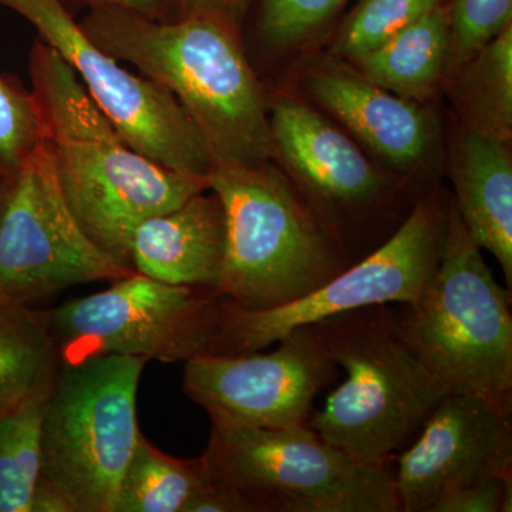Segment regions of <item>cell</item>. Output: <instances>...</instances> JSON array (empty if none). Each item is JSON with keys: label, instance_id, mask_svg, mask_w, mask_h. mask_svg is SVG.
I'll use <instances>...</instances> for the list:
<instances>
[{"label": "cell", "instance_id": "obj_13", "mask_svg": "<svg viewBox=\"0 0 512 512\" xmlns=\"http://www.w3.org/2000/svg\"><path fill=\"white\" fill-rule=\"evenodd\" d=\"M339 370L312 323L293 329L269 353L192 357L183 387L211 421L291 429L308 423L316 397L338 382Z\"/></svg>", "mask_w": 512, "mask_h": 512}, {"label": "cell", "instance_id": "obj_14", "mask_svg": "<svg viewBox=\"0 0 512 512\" xmlns=\"http://www.w3.org/2000/svg\"><path fill=\"white\" fill-rule=\"evenodd\" d=\"M299 64L296 94L402 180L429 190L443 175L444 130L436 104L397 96L325 50Z\"/></svg>", "mask_w": 512, "mask_h": 512}, {"label": "cell", "instance_id": "obj_25", "mask_svg": "<svg viewBox=\"0 0 512 512\" xmlns=\"http://www.w3.org/2000/svg\"><path fill=\"white\" fill-rule=\"evenodd\" d=\"M448 13V77L481 47L512 26V0H448Z\"/></svg>", "mask_w": 512, "mask_h": 512}, {"label": "cell", "instance_id": "obj_19", "mask_svg": "<svg viewBox=\"0 0 512 512\" xmlns=\"http://www.w3.org/2000/svg\"><path fill=\"white\" fill-rule=\"evenodd\" d=\"M444 94L458 123L512 143V26L461 64Z\"/></svg>", "mask_w": 512, "mask_h": 512}, {"label": "cell", "instance_id": "obj_23", "mask_svg": "<svg viewBox=\"0 0 512 512\" xmlns=\"http://www.w3.org/2000/svg\"><path fill=\"white\" fill-rule=\"evenodd\" d=\"M350 0H261L256 39L272 56L313 55L335 29ZM303 57V59H306Z\"/></svg>", "mask_w": 512, "mask_h": 512}, {"label": "cell", "instance_id": "obj_7", "mask_svg": "<svg viewBox=\"0 0 512 512\" xmlns=\"http://www.w3.org/2000/svg\"><path fill=\"white\" fill-rule=\"evenodd\" d=\"M272 161L350 265L392 237L424 191L376 164L295 92L269 97Z\"/></svg>", "mask_w": 512, "mask_h": 512}, {"label": "cell", "instance_id": "obj_27", "mask_svg": "<svg viewBox=\"0 0 512 512\" xmlns=\"http://www.w3.org/2000/svg\"><path fill=\"white\" fill-rule=\"evenodd\" d=\"M512 474L485 478L450 491L430 512H511Z\"/></svg>", "mask_w": 512, "mask_h": 512}, {"label": "cell", "instance_id": "obj_9", "mask_svg": "<svg viewBox=\"0 0 512 512\" xmlns=\"http://www.w3.org/2000/svg\"><path fill=\"white\" fill-rule=\"evenodd\" d=\"M450 202L451 194L440 184L424 191L392 237L296 301L251 311L221 298L211 355H247L336 313L416 301L439 266Z\"/></svg>", "mask_w": 512, "mask_h": 512}, {"label": "cell", "instance_id": "obj_28", "mask_svg": "<svg viewBox=\"0 0 512 512\" xmlns=\"http://www.w3.org/2000/svg\"><path fill=\"white\" fill-rule=\"evenodd\" d=\"M92 6H114L136 12L138 15L146 18L160 20V22H171L181 18L180 9H178L175 0H80Z\"/></svg>", "mask_w": 512, "mask_h": 512}, {"label": "cell", "instance_id": "obj_10", "mask_svg": "<svg viewBox=\"0 0 512 512\" xmlns=\"http://www.w3.org/2000/svg\"><path fill=\"white\" fill-rule=\"evenodd\" d=\"M220 303L212 289L168 285L134 272L43 316L59 365L109 355L177 363L211 355Z\"/></svg>", "mask_w": 512, "mask_h": 512}, {"label": "cell", "instance_id": "obj_5", "mask_svg": "<svg viewBox=\"0 0 512 512\" xmlns=\"http://www.w3.org/2000/svg\"><path fill=\"white\" fill-rule=\"evenodd\" d=\"M147 360L109 355L57 366L46 400L35 512H114L141 431Z\"/></svg>", "mask_w": 512, "mask_h": 512}, {"label": "cell", "instance_id": "obj_26", "mask_svg": "<svg viewBox=\"0 0 512 512\" xmlns=\"http://www.w3.org/2000/svg\"><path fill=\"white\" fill-rule=\"evenodd\" d=\"M42 140L32 93L0 77V183L12 177Z\"/></svg>", "mask_w": 512, "mask_h": 512}, {"label": "cell", "instance_id": "obj_20", "mask_svg": "<svg viewBox=\"0 0 512 512\" xmlns=\"http://www.w3.org/2000/svg\"><path fill=\"white\" fill-rule=\"evenodd\" d=\"M208 484L201 458L168 456L141 433L121 478L114 512H184Z\"/></svg>", "mask_w": 512, "mask_h": 512}, {"label": "cell", "instance_id": "obj_15", "mask_svg": "<svg viewBox=\"0 0 512 512\" xmlns=\"http://www.w3.org/2000/svg\"><path fill=\"white\" fill-rule=\"evenodd\" d=\"M394 458L402 512H430L450 491L512 474V414L481 397L448 393Z\"/></svg>", "mask_w": 512, "mask_h": 512}, {"label": "cell", "instance_id": "obj_11", "mask_svg": "<svg viewBox=\"0 0 512 512\" xmlns=\"http://www.w3.org/2000/svg\"><path fill=\"white\" fill-rule=\"evenodd\" d=\"M134 272L80 227L42 137L22 167L0 183V302L29 305L70 286L119 281Z\"/></svg>", "mask_w": 512, "mask_h": 512}, {"label": "cell", "instance_id": "obj_17", "mask_svg": "<svg viewBox=\"0 0 512 512\" xmlns=\"http://www.w3.org/2000/svg\"><path fill=\"white\" fill-rule=\"evenodd\" d=\"M224 254V208L211 190L147 218L131 235V268L168 285L217 292Z\"/></svg>", "mask_w": 512, "mask_h": 512}, {"label": "cell", "instance_id": "obj_24", "mask_svg": "<svg viewBox=\"0 0 512 512\" xmlns=\"http://www.w3.org/2000/svg\"><path fill=\"white\" fill-rule=\"evenodd\" d=\"M447 0H357L330 33L325 52L338 59L383 45Z\"/></svg>", "mask_w": 512, "mask_h": 512}, {"label": "cell", "instance_id": "obj_16", "mask_svg": "<svg viewBox=\"0 0 512 512\" xmlns=\"http://www.w3.org/2000/svg\"><path fill=\"white\" fill-rule=\"evenodd\" d=\"M443 174L468 234L497 259L512 291V148L451 117L444 131Z\"/></svg>", "mask_w": 512, "mask_h": 512}, {"label": "cell", "instance_id": "obj_29", "mask_svg": "<svg viewBox=\"0 0 512 512\" xmlns=\"http://www.w3.org/2000/svg\"><path fill=\"white\" fill-rule=\"evenodd\" d=\"M181 16L192 13H220L241 20L249 0H175Z\"/></svg>", "mask_w": 512, "mask_h": 512}, {"label": "cell", "instance_id": "obj_4", "mask_svg": "<svg viewBox=\"0 0 512 512\" xmlns=\"http://www.w3.org/2000/svg\"><path fill=\"white\" fill-rule=\"evenodd\" d=\"M210 190L225 215L220 298L261 311L315 292L350 266L284 171L258 165L214 164Z\"/></svg>", "mask_w": 512, "mask_h": 512}, {"label": "cell", "instance_id": "obj_21", "mask_svg": "<svg viewBox=\"0 0 512 512\" xmlns=\"http://www.w3.org/2000/svg\"><path fill=\"white\" fill-rule=\"evenodd\" d=\"M53 377L0 412V512H35L43 413Z\"/></svg>", "mask_w": 512, "mask_h": 512}, {"label": "cell", "instance_id": "obj_3", "mask_svg": "<svg viewBox=\"0 0 512 512\" xmlns=\"http://www.w3.org/2000/svg\"><path fill=\"white\" fill-rule=\"evenodd\" d=\"M313 325L346 379L306 426L360 463L392 464L447 387L404 338L394 305L336 313Z\"/></svg>", "mask_w": 512, "mask_h": 512}, {"label": "cell", "instance_id": "obj_2", "mask_svg": "<svg viewBox=\"0 0 512 512\" xmlns=\"http://www.w3.org/2000/svg\"><path fill=\"white\" fill-rule=\"evenodd\" d=\"M29 70L42 137L70 211L101 251L131 268L137 225L210 190L208 177L171 170L128 146L72 67L40 39Z\"/></svg>", "mask_w": 512, "mask_h": 512}, {"label": "cell", "instance_id": "obj_18", "mask_svg": "<svg viewBox=\"0 0 512 512\" xmlns=\"http://www.w3.org/2000/svg\"><path fill=\"white\" fill-rule=\"evenodd\" d=\"M345 62L397 96L436 104L446 90L450 66L448 0L383 45Z\"/></svg>", "mask_w": 512, "mask_h": 512}, {"label": "cell", "instance_id": "obj_8", "mask_svg": "<svg viewBox=\"0 0 512 512\" xmlns=\"http://www.w3.org/2000/svg\"><path fill=\"white\" fill-rule=\"evenodd\" d=\"M200 458L210 484L237 495L248 512H402L392 464L360 463L306 424L211 421Z\"/></svg>", "mask_w": 512, "mask_h": 512}, {"label": "cell", "instance_id": "obj_12", "mask_svg": "<svg viewBox=\"0 0 512 512\" xmlns=\"http://www.w3.org/2000/svg\"><path fill=\"white\" fill-rule=\"evenodd\" d=\"M0 6L32 23L39 39L72 67L128 146L171 170L208 177L214 165L210 150L173 94L107 55L62 0H0Z\"/></svg>", "mask_w": 512, "mask_h": 512}, {"label": "cell", "instance_id": "obj_22", "mask_svg": "<svg viewBox=\"0 0 512 512\" xmlns=\"http://www.w3.org/2000/svg\"><path fill=\"white\" fill-rule=\"evenodd\" d=\"M57 366L43 312L0 302V409L18 403L55 375Z\"/></svg>", "mask_w": 512, "mask_h": 512}, {"label": "cell", "instance_id": "obj_6", "mask_svg": "<svg viewBox=\"0 0 512 512\" xmlns=\"http://www.w3.org/2000/svg\"><path fill=\"white\" fill-rule=\"evenodd\" d=\"M511 292L495 281L451 197L433 278L416 301L394 305L404 338L448 393L481 397L510 414Z\"/></svg>", "mask_w": 512, "mask_h": 512}, {"label": "cell", "instance_id": "obj_1", "mask_svg": "<svg viewBox=\"0 0 512 512\" xmlns=\"http://www.w3.org/2000/svg\"><path fill=\"white\" fill-rule=\"evenodd\" d=\"M80 26L107 55L173 94L214 164L272 160L271 94L249 62L238 19L192 13L160 22L127 9L92 6Z\"/></svg>", "mask_w": 512, "mask_h": 512}, {"label": "cell", "instance_id": "obj_30", "mask_svg": "<svg viewBox=\"0 0 512 512\" xmlns=\"http://www.w3.org/2000/svg\"><path fill=\"white\" fill-rule=\"evenodd\" d=\"M2 410H5V409H0V412H2Z\"/></svg>", "mask_w": 512, "mask_h": 512}]
</instances>
